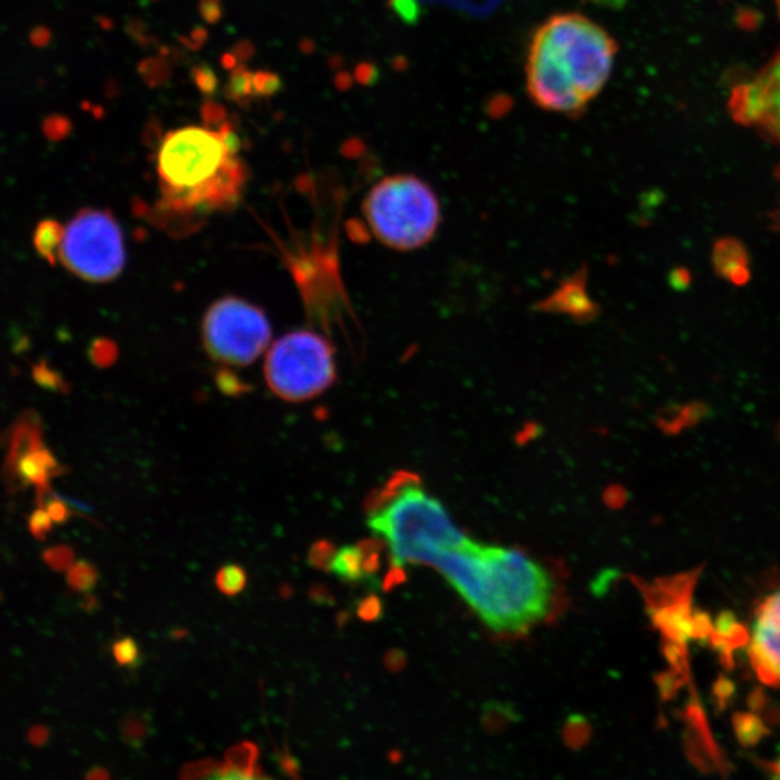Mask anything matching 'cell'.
<instances>
[{
	"instance_id": "cell-28",
	"label": "cell",
	"mask_w": 780,
	"mask_h": 780,
	"mask_svg": "<svg viewBox=\"0 0 780 780\" xmlns=\"http://www.w3.org/2000/svg\"><path fill=\"white\" fill-rule=\"evenodd\" d=\"M221 141L226 146L227 152L232 156H239V152L242 151L243 142L237 133L236 122H230L229 119L224 120L223 123L217 128Z\"/></svg>"
},
{
	"instance_id": "cell-47",
	"label": "cell",
	"mask_w": 780,
	"mask_h": 780,
	"mask_svg": "<svg viewBox=\"0 0 780 780\" xmlns=\"http://www.w3.org/2000/svg\"><path fill=\"white\" fill-rule=\"evenodd\" d=\"M776 8H778V13L780 18V0H776Z\"/></svg>"
},
{
	"instance_id": "cell-42",
	"label": "cell",
	"mask_w": 780,
	"mask_h": 780,
	"mask_svg": "<svg viewBox=\"0 0 780 780\" xmlns=\"http://www.w3.org/2000/svg\"><path fill=\"white\" fill-rule=\"evenodd\" d=\"M689 282H691V278H689V272L685 271V269H679V271L675 272L674 284L676 288H687Z\"/></svg>"
},
{
	"instance_id": "cell-39",
	"label": "cell",
	"mask_w": 780,
	"mask_h": 780,
	"mask_svg": "<svg viewBox=\"0 0 780 780\" xmlns=\"http://www.w3.org/2000/svg\"><path fill=\"white\" fill-rule=\"evenodd\" d=\"M48 737H50V731L45 726H35L29 730L28 740L32 746L41 747L47 743Z\"/></svg>"
},
{
	"instance_id": "cell-8",
	"label": "cell",
	"mask_w": 780,
	"mask_h": 780,
	"mask_svg": "<svg viewBox=\"0 0 780 780\" xmlns=\"http://www.w3.org/2000/svg\"><path fill=\"white\" fill-rule=\"evenodd\" d=\"M271 324L255 305L239 298H221L203 321V343L216 362L249 366L271 343Z\"/></svg>"
},
{
	"instance_id": "cell-20",
	"label": "cell",
	"mask_w": 780,
	"mask_h": 780,
	"mask_svg": "<svg viewBox=\"0 0 780 780\" xmlns=\"http://www.w3.org/2000/svg\"><path fill=\"white\" fill-rule=\"evenodd\" d=\"M139 74H141L143 81L148 84L149 87H159L162 84L167 83L171 78V65L165 58H146L138 67Z\"/></svg>"
},
{
	"instance_id": "cell-17",
	"label": "cell",
	"mask_w": 780,
	"mask_h": 780,
	"mask_svg": "<svg viewBox=\"0 0 780 780\" xmlns=\"http://www.w3.org/2000/svg\"><path fill=\"white\" fill-rule=\"evenodd\" d=\"M64 226L58 221L45 220L39 224L35 232V247L45 260L55 263L58 260V249H60L61 239H63Z\"/></svg>"
},
{
	"instance_id": "cell-27",
	"label": "cell",
	"mask_w": 780,
	"mask_h": 780,
	"mask_svg": "<svg viewBox=\"0 0 780 780\" xmlns=\"http://www.w3.org/2000/svg\"><path fill=\"white\" fill-rule=\"evenodd\" d=\"M28 525L29 532H31V535L34 536L35 539H38V541H45L48 533L52 531L54 520L48 515L47 509L39 507V509L35 510V512L29 516Z\"/></svg>"
},
{
	"instance_id": "cell-41",
	"label": "cell",
	"mask_w": 780,
	"mask_h": 780,
	"mask_svg": "<svg viewBox=\"0 0 780 780\" xmlns=\"http://www.w3.org/2000/svg\"><path fill=\"white\" fill-rule=\"evenodd\" d=\"M80 606L81 609L87 611V613H93V611L97 610V607H99V600L87 593L86 596H84L83 601H81Z\"/></svg>"
},
{
	"instance_id": "cell-3",
	"label": "cell",
	"mask_w": 780,
	"mask_h": 780,
	"mask_svg": "<svg viewBox=\"0 0 780 780\" xmlns=\"http://www.w3.org/2000/svg\"><path fill=\"white\" fill-rule=\"evenodd\" d=\"M609 32L581 13H559L536 29L526 60V90L546 112L574 115L601 93L616 60Z\"/></svg>"
},
{
	"instance_id": "cell-9",
	"label": "cell",
	"mask_w": 780,
	"mask_h": 780,
	"mask_svg": "<svg viewBox=\"0 0 780 780\" xmlns=\"http://www.w3.org/2000/svg\"><path fill=\"white\" fill-rule=\"evenodd\" d=\"M64 473L57 458L42 442L41 425L26 415L13 427L11 445L3 466V479L11 489L37 487L39 505L51 493L50 481Z\"/></svg>"
},
{
	"instance_id": "cell-1",
	"label": "cell",
	"mask_w": 780,
	"mask_h": 780,
	"mask_svg": "<svg viewBox=\"0 0 780 780\" xmlns=\"http://www.w3.org/2000/svg\"><path fill=\"white\" fill-rule=\"evenodd\" d=\"M161 198L154 219L169 233H190L217 211L239 203L247 167L227 152L217 130L185 126L162 139L156 156Z\"/></svg>"
},
{
	"instance_id": "cell-12",
	"label": "cell",
	"mask_w": 780,
	"mask_h": 780,
	"mask_svg": "<svg viewBox=\"0 0 780 780\" xmlns=\"http://www.w3.org/2000/svg\"><path fill=\"white\" fill-rule=\"evenodd\" d=\"M713 265L715 272L731 284L743 285L750 279L749 256L739 240H718L713 249Z\"/></svg>"
},
{
	"instance_id": "cell-19",
	"label": "cell",
	"mask_w": 780,
	"mask_h": 780,
	"mask_svg": "<svg viewBox=\"0 0 780 780\" xmlns=\"http://www.w3.org/2000/svg\"><path fill=\"white\" fill-rule=\"evenodd\" d=\"M247 584L246 571L240 565L229 564L221 567L216 575V585L224 596L234 597L245 590Z\"/></svg>"
},
{
	"instance_id": "cell-38",
	"label": "cell",
	"mask_w": 780,
	"mask_h": 780,
	"mask_svg": "<svg viewBox=\"0 0 780 780\" xmlns=\"http://www.w3.org/2000/svg\"><path fill=\"white\" fill-rule=\"evenodd\" d=\"M310 600L312 603L318 604V606H323V604H331L334 601L330 591H328L327 588L321 584L312 585L310 588Z\"/></svg>"
},
{
	"instance_id": "cell-46",
	"label": "cell",
	"mask_w": 780,
	"mask_h": 780,
	"mask_svg": "<svg viewBox=\"0 0 780 780\" xmlns=\"http://www.w3.org/2000/svg\"><path fill=\"white\" fill-rule=\"evenodd\" d=\"M301 50L304 51L305 54H310V52L314 50V44H312L310 39H305V41H302Z\"/></svg>"
},
{
	"instance_id": "cell-44",
	"label": "cell",
	"mask_w": 780,
	"mask_h": 780,
	"mask_svg": "<svg viewBox=\"0 0 780 780\" xmlns=\"http://www.w3.org/2000/svg\"><path fill=\"white\" fill-rule=\"evenodd\" d=\"M109 778V772H107L106 769H103V767H93L86 775V779L89 780H104Z\"/></svg>"
},
{
	"instance_id": "cell-22",
	"label": "cell",
	"mask_w": 780,
	"mask_h": 780,
	"mask_svg": "<svg viewBox=\"0 0 780 780\" xmlns=\"http://www.w3.org/2000/svg\"><path fill=\"white\" fill-rule=\"evenodd\" d=\"M42 559L52 571L64 572L73 567L76 562V552L71 546L55 545L42 554Z\"/></svg>"
},
{
	"instance_id": "cell-6",
	"label": "cell",
	"mask_w": 780,
	"mask_h": 780,
	"mask_svg": "<svg viewBox=\"0 0 780 780\" xmlns=\"http://www.w3.org/2000/svg\"><path fill=\"white\" fill-rule=\"evenodd\" d=\"M265 377L272 392L284 401H310L336 380L333 346L314 331L288 333L269 350Z\"/></svg>"
},
{
	"instance_id": "cell-11",
	"label": "cell",
	"mask_w": 780,
	"mask_h": 780,
	"mask_svg": "<svg viewBox=\"0 0 780 780\" xmlns=\"http://www.w3.org/2000/svg\"><path fill=\"white\" fill-rule=\"evenodd\" d=\"M747 650L760 681L780 687V585L754 610Z\"/></svg>"
},
{
	"instance_id": "cell-40",
	"label": "cell",
	"mask_w": 780,
	"mask_h": 780,
	"mask_svg": "<svg viewBox=\"0 0 780 780\" xmlns=\"http://www.w3.org/2000/svg\"><path fill=\"white\" fill-rule=\"evenodd\" d=\"M162 139H164V136L161 135V128H159V123H149L148 128L145 129V142L148 143L149 146H159L161 145Z\"/></svg>"
},
{
	"instance_id": "cell-26",
	"label": "cell",
	"mask_w": 780,
	"mask_h": 780,
	"mask_svg": "<svg viewBox=\"0 0 780 780\" xmlns=\"http://www.w3.org/2000/svg\"><path fill=\"white\" fill-rule=\"evenodd\" d=\"M282 89V80L278 74L271 71H256L253 73V90L255 96L272 97Z\"/></svg>"
},
{
	"instance_id": "cell-37",
	"label": "cell",
	"mask_w": 780,
	"mask_h": 780,
	"mask_svg": "<svg viewBox=\"0 0 780 780\" xmlns=\"http://www.w3.org/2000/svg\"><path fill=\"white\" fill-rule=\"evenodd\" d=\"M232 52L240 64H245L247 61L252 60L253 55H255V45L247 41V39H243V41H239L234 45Z\"/></svg>"
},
{
	"instance_id": "cell-7",
	"label": "cell",
	"mask_w": 780,
	"mask_h": 780,
	"mask_svg": "<svg viewBox=\"0 0 780 780\" xmlns=\"http://www.w3.org/2000/svg\"><path fill=\"white\" fill-rule=\"evenodd\" d=\"M58 260L83 281L103 284L116 279L125 268L126 250L113 214L100 208L78 211L64 227Z\"/></svg>"
},
{
	"instance_id": "cell-36",
	"label": "cell",
	"mask_w": 780,
	"mask_h": 780,
	"mask_svg": "<svg viewBox=\"0 0 780 780\" xmlns=\"http://www.w3.org/2000/svg\"><path fill=\"white\" fill-rule=\"evenodd\" d=\"M278 762L282 772H284L286 776H289V778L298 779L299 776H301V765H299L297 757L292 756L288 750L279 754Z\"/></svg>"
},
{
	"instance_id": "cell-15",
	"label": "cell",
	"mask_w": 780,
	"mask_h": 780,
	"mask_svg": "<svg viewBox=\"0 0 780 780\" xmlns=\"http://www.w3.org/2000/svg\"><path fill=\"white\" fill-rule=\"evenodd\" d=\"M364 552L357 546H343L334 557L331 571L346 583H359L366 578L363 568Z\"/></svg>"
},
{
	"instance_id": "cell-33",
	"label": "cell",
	"mask_w": 780,
	"mask_h": 780,
	"mask_svg": "<svg viewBox=\"0 0 780 780\" xmlns=\"http://www.w3.org/2000/svg\"><path fill=\"white\" fill-rule=\"evenodd\" d=\"M208 38L207 29L204 26H195L188 37H181L180 41L188 50L197 51L206 44Z\"/></svg>"
},
{
	"instance_id": "cell-13",
	"label": "cell",
	"mask_w": 780,
	"mask_h": 780,
	"mask_svg": "<svg viewBox=\"0 0 780 780\" xmlns=\"http://www.w3.org/2000/svg\"><path fill=\"white\" fill-rule=\"evenodd\" d=\"M259 747L253 741L234 744L226 753V762L221 767L219 779H260L268 778L256 762Z\"/></svg>"
},
{
	"instance_id": "cell-30",
	"label": "cell",
	"mask_w": 780,
	"mask_h": 780,
	"mask_svg": "<svg viewBox=\"0 0 780 780\" xmlns=\"http://www.w3.org/2000/svg\"><path fill=\"white\" fill-rule=\"evenodd\" d=\"M70 507L71 506L65 502L64 497H57V499L48 502L45 509H47L48 515L51 516L54 523L64 525V523H67L71 516H73V510H71Z\"/></svg>"
},
{
	"instance_id": "cell-29",
	"label": "cell",
	"mask_w": 780,
	"mask_h": 780,
	"mask_svg": "<svg viewBox=\"0 0 780 780\" xmlns=\"http://www.w3.org/2000/svg\"><path fill=\"white\" fill-rule=\"evenodd\" d=\"M201 117H203L204 126L207 128H219L221 123L227 119V109L216 100H211L210 97L201 106Z\"/></svg>"
},
{
	"instance_id": "cell-14",
	"label": "cell",
	"mask_w": 780,
	"mask_h": 780,
	"mask_svg": "<svg viewBox=\"0 0 780 780\" xmlns=\"http://www.w3.org/2000/svg\"><path fill=\"white\" fill-rule=\"evenodd\" d=\"M154 733V717L149 711H129L120 721V737L130 749H142Z\"/></svg>"
},
{
	"instance_id": "cell-5",
	"label": "cell",
	"mask_w": 780,
	"mask_h": 780,
	"mask_svg": "<svg viewBox=\"0 0 780 780\" xmlns=\"http://www.w3.org/2000/svg\"><path fill=\"white\" fill-rule=\"evenodd\" d=\"M373 236L396 250L427 245L441 223L437 194L415 175L399 174L377 182L363 204Z\"/></svg>"
},
{
	"instance_id": "cell-23",
	"label": "cell",
	"mask_w": 780,
	"mask_h": 780,
	"mask_svg": "<svg viewBox=\"0 0 780 780\" xmlns=\"http://www.w3.org/2000/svg\"><path fill=\"white\" fill-rule=\"evenodd\" d=\"M223 763L214 759L195 760L181 767L180 778L184 780L217 778L221 772Z\"/></svg>"
},
{
	"instance_id": "cell-4",
	"label": "cell",
	"mask_w": 780,
	"mask_h": 780,
	"mask_svg": "<svg viewBox=\"0 0 780 780\" xmlns=\"http://www.w3.org/2000/svg\"><path fill=\"white\" fill-rule=\"evenodd\" d=\"M369 528L389 545L395 567L429 564L434 555L466 539L440 500L421 489L411 474L399 473L366 503Z\"/></svg>"
},
{
	"instance_id": "cell-43",
	"label": "cell",
	"mask_w": 780,
	"mask_h": 780,
	"mask_svg": "<svg viewBox=\"0 0 780 780\" xmlns=\"http://www.w3.org/2000/svg\"><path fill=\"white\" fill-rule=\"evenodd\" d=\"M591 2H594L596 5L603 6V8L607 9H622L627 5L629 0H591Z\"/></svg>"
},
{
	"instance_id": "cell-34",
	"label": "cell",
	"mask_w": 780,
	"mask_h": 780,
	"mask_svg": "<svg viewBox=\"0 0 780 780\" xmlns=\"http://www.w3.org/2000/svg\"><path fill=\"white\" fill-rule=\"evenodd\" d=\"M126 32H128L130 38H132L133 41L138 42V44L142 45V47H148V45H151L152 38L149 37L145 24H143L142 21H139V19H132L128 26H126Z\"/></svg>"
},
{
	"instance_id": "cell-16",
	"label": "cell",
	"mask_w": 780,
	"mask_h": 780,
	"mask_svg": "<svg viewBox=\"0 0 780 780\" xmlns=\"http://www.w3.org/2000/svg\"><path fill=\"white\" fill-rule=\"evenodd\" d=\"M224 96L230 102L236 103L240 107H249L252 99H255V90H253V73L245 64H239L234 67L224 87Z\"/></svg>"
},
{
	"instance_id": "cell-45",
	"label": "cell",
	"mask_w": 780,
	"mask_h": 780,
	"mask_svg": "<svg viewBox=\"0 0 780 780\" xmlns=\"http://www.w3.org/2000/svg\"><path fill=\"white\" fill-rule=\"evenodd\" d=\"M239 61H237V58L234 57L233 52H226V54L221 57V65H223V68H226V70L232 71L234 67H237L239 65Z\"/></svg>"
},
{
	"instance_id": "cell-24",
	"label": "cell",
	"mask_w": 780,
	"mask_h": 780,
	"mask_svg": "<svg viewBox=\"0 0 780 780\" xmlns=\"http://www.w3.org/2000/svg\"><path fill=\"white\" fill-rule=\"evenodd\" d=\"M336 554V546L327 539H321V541L311 545L310 551H308V564L317 570L330 571Z\"/></svg>"
},
{
	"instance_id": "cell-18",
	"label": "cell",
	"mask_w": 780,
	"mask_h": 780,
	"mask_svg": "<svg viewBox=\"0 0 780 780\" xmlns=\"http://www.w3.org/2000/svg\"><path fill=\"white\" fill-rule=\"evenodd\" d=\"M67 583L77 593H90L99 583V571L89 561L74 562L67 571Z\"/></svg>"
},
{
	"instance_id": "cell-21",
	"label": "cell",
	"mask_w": 780,
	"mask_h": 780,
	"mask_svg": "<svg viewBox=\"0 0 780 780\" xmlns=\"http://www.w3.org/2000/svg\"><path fill=\"white\" fill-rule=\"evenodd\" d=\"M113 656L120 666L135 668L142 662L141 649L133 637H122L113 645Z\"/></svg>"
},
{
	"instance_id": "cell-32",
	"label": "cell",
	"mask_w": 780,
	"mask_h": 780,
	"mask_svg": "<svg viewBox=\"0 0 780 780\" xmlns=\"http://www.w3.org/2000/svg\"><path fill=\"white\" fill-rule=\"evenodd\" d=\"M198 11L207 24H217L223 16L221 0H198Z\"/></svg>"
},
{
	"instance_id": "cell-31",
	"label": "cell",
	"mask_w": 780,
	"mask_h": 780,
	"mask_svg": "<svg viewBox=\"0 0 780 780\" xmlns=\"http://www.w3.org/2000/svg\"><path fill=\"white\" fill-rule=\"evenodd\" d=\"M382 611V603L375 596L364 598L359 607H357V614H359L360 619L366 620V622H373V620L379 619L382 616Z\"/></svg>"
},
{
	"instance_id": "cell-10",
	"label": "cell",
	"mask_w": 780,
	"mask_h": 780,
	"mask_svg": "<svg viewBox=\"0 0 780 780\" xmlns=\"http://www.w3.org/2000/svg\"><path fill=\"white\" fill-rule=\"evenodd\" d=\"M728 110L740 125L780 143V52L731 90Z\"/></svg>"
},
{
	"instance_id": "cell-2",
	"label": "cell",
	"mask_w": 780,
	"mask_h": 780,
	"mask_svg": "<svg viewBox=\"0 0 780 780\" xmlns=\"http://www.w3.org/2000/svg\"><path fill=\"white\" fill-rule=\"evenodd\" d=\"M429 564L444 574L494 632L529 629L551 610V575L516 549L476 544L466 538L438 552Z\"/></svg>"
},
{
	"instance_id": "cell-35",
	"label": "cell",
	"mask_w": 780,
	"mask_h": 780,
	"mask_svg": "<svg viewBox=\"0 0 780 780\" xmlns=\"http://www.w3.org/2000/svg\"><path fill=\"white\" fill-rule=\"evenodd\" d=\"M588 736L587 724L584 723L583 718H572L567 728V739L572 746L575 744L583 743L585 737Z\"/></svg>"
},
{
	"instance_id": "cell-25",
	"label": "cell",
	"mask_w": 780,
	"mask_h": 780,
	"mask_svg": "<svg viewBox=\"0 0 780 780\" xmlns=\"http://www.w3.org/2000/svg\"><path fill=\"white\" fill-rule=\"evenodd\" d=\"M191 76H193L197 89L200 90V93L204 94L207 99L213 97L214 94L217 93V90H219V78H217L216 73H214V70L210 65H194L193 70H191Z\"/></svg>"
}]
</instances>
